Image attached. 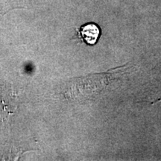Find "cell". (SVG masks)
Here are the masks:
<instances>
[{"label":"cell","instance_id":"6da1fadb","mask_svg":"<svg viewBox=\"0 0 161 161\" xmlns=\"http://www.w3.org/2000/svg\"><path fill=\"white\" fill-rule=\"evenodd\" d=\"M109 81L108 74H95L74 78L64 88L63 95L69 101L91 100L100 95Z\"/></svg>","mask_w":161,"mask_h":161},{"label":"cell","instance_id":"7a4b0ae2","mask_svg":"<svg viewBox=\"0 0 161 161\" xmlns=\"http://www.w3.org/2000/svg\"><path fill=\"white\" fill-rule=\"evenodd\" d=\"M101 35V29L97 24L88 23L81 25L78 29V37L84 43L94 46L97 43Z\"/></svg>","mask_w":161,"mask_h":161}]
</instances>
